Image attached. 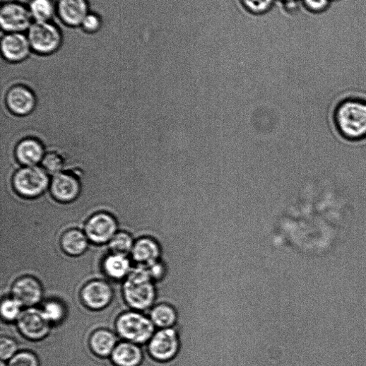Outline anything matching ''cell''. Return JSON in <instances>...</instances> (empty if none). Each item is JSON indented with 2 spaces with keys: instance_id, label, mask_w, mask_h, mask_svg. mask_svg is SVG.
<instances>
[{
  "instance_id": "6da1fadb",
  "label": "cell",
  "mask_w": 366,
  "mask_h": 366,
  "mask_svg": "<svg viewBox=\"0 0 366 366\" xmlns=\"http://www.w3.org/2000/svg\"><path fill=\"white\" fill-rule=\"evenodd\" d=\"M334 126L346 140L357 141L366 138V100L349 98L341 102L334 111Z\"/></svg>"
},
{
  "instance_id": "603a6c76",
  "label": "cell",
  "mask_w": 366,
  "mask_h": 366,
  "mask_svg": "<svg viewBox=\"0 0 366 366\" xmlns=\"http://www.w3.org/2000/svg\"><path fill=\"white\" fill-rule=\"evenodd\" d=\"M133 236L126 230L117 232L108 242V249L113 254L127 256L134 247Z\"/></svg>"
},
{
  "instance_id": "7c38bea8",
  "label": "cell",
  "mask_w": 366,
  "mask_h": 366,
  "mask_svg": "<svg viewBox=\"0 0 366 366\" xmlns=\"http://www.w3.org/2000/svg\"><path fill=\"white\" fill-rule=\"evenodd\" d=\"M5 102L11 113L16 116L25 117L35 110L37 98L32 89L23 84H18L8 90Z\"/></svg>"
},
{
  "instance_id": "cb8c5ba5",
  "label": "cell",
  "mask_w": 366,
  "mask_h": 366,
  "mask_svg": "<svg viewBox=\"0 0 366 366\" xmlns=\"http://www.w3.org/2000/svg\"><path fill=\"white\" fill-rule=\"evenodd\" d=\"M33 19L35 22H49L55 13L52 0H31L28 7Z\"/></svg>"
},
{
  "instance_id": "4dcf8cb0",
  "label": "cell",
  "mask_w": 366,
  "mask_h": 366,
  "mask_svg": "<svg viewBox=\"0 0 366 366\" xmlns=\"http://www.w3.org/2000/svg\"><path fill=\"white\" fill-rule=\"evenodd\" d=\"M303 6L313 13L325 12L331 5L332 0H301Z\"/></svg>"
},
{
  "instance_id": "ffe728a7",
  "label": "cell",
  "mask_w": 366,
  "mask_h": 366,
  "mask_svg": "<svg viewBox=\"0 0 366 366\" xmlns=\"http://www.w3.org/2000/svg\"><path fill=\"white\" fill-rule=\"evenodd\" d=\"M117 343L113 332L106 329L95 330L90 336L89 346L92 352L100 358L111 355Z\"/></svg>"
},
{
  "instance_id": "83f0119b",
  "label": "cell",
  "mask_w": 366,
  "mask_h": 366,
  "mask_svg": "<svg viewBox=\"0 0 366 366\" xmlns=\"http://www.w3.org/2000/svg\"><path fill=\"white\" fill-rule=\"evenodd\" d=\"M8 366H40V360L34 352L21 350L9 360Z\"/></svg>"
},
{
  "instance_id": "f546056e",
  "label": "cell",
  "mask_w": 366,
  "mask_h": 366,
  "mask_svg": "<svg viewBox=\"0 0 366 366\" xmlns=\"http://www.w3.org/2000/svg\"><path fill=\"white\" fill-rule=\"evenodd\" d=\"M17 342L8 336H2L0 339V358L4 361L11 360L18 352Z\"/></svg>"
},
{
  "instance_id": "2e32d148",
  "label": "cell",
  "mask_w": 366,
  "mask_h": 366,
  "mask_svg": "<svg viewBox=\"0 0 366 366\" xmlns=\"http://www.w3.org/2000/svg\"><path fill=\"white\" fill-rule=\"evenodd\" d=\"M57 12L65 24L79 26L89 13L88 4L87 0H59Z\"/></svg>"
},
{
  "instance_id": "9c48e42d",
  "label": "cell",
  "mask_w": 366,
  "mask_h": 366,
  "mask_svg": "<svg viewBox=\"0 0 366 366\" xmlns=\"http://www.w3.org/2000/svg\"><path fill=\"white\" fill-rule=\"evenodd\" d=\"M81 183L73 174L63 172L51 179L49 193L60 203H70L76 201L81 194Z\"/></svg>"
},
{
  "instance_id": "836d02e7",
  "label": "cell",
  "mask_w": 366,
  "mask_h": 366,
  "mask_svg": "<svg viewBox=\"0 0 366 366\" xmlns=\"http://www.w3.org/2000/svg\"><path fill=\"white\" fill-rule=\"evenodd\" d=\"M281 1L284 2L285 4H289V3H295L300 1V0H281Z\"/></svg>"
},
{
  "instance_id": "7a4b0ae2",
  "label": "cell",
  "mask_w": 366,
  "mask_h": 366,
  "mask_svg": "<svg viewBox=\"0 0 366 366\" xmlns=\"http://www.w3.org/2000/svg\"><path fill=\"white\" fill-rule=\"evenodd\" d=\"M123 295L129 307L137 311L149 309L156 299V290L148 268H133L123 285Z\"/></svg>"
},
{
  "instance_id": "4fadbf2b",
  "label": "cell",
  "mask_w": 366,
  "mask_h": 366,
  "mask_svg": "<svg viewBox=\"0 0 366 366\" xmlns=\"http://www.w3.org/2000/svg\"><path fill=\"white\" fill-rule=\"evenodd\" d=\"M11 297L18 300L23 307L32 308L38 304L44 296V288L37 278L23 276L12 285Z\"/></svg>"
},
{
  "instance_id": "7402d4cb",
  "label": "cell",
  "mask_w": 366,
  "mask_h": 366,
  "mask_svg": "<svg viewBox=\"0 0 366 366\" xmlns=\"http://www.w3.org/2000/svg\"><path fill=\"white\" fill-rule=\"evenodd\" d=\"M154 325L161 329L172 328L177 320L175 309L167 303L156 305L150 313Z\"/></svg>"
},
{
  "instance_id": "484cf974",
  "label": "cell",
  "mask_w": 366,
  "mask_h": 366,
  "mask_svg": "<svg viewBox=\"0 0 366 366\" xmlns=\"http://www.w3.org/2000/svg\"><path fill=\"white\" fill-rule=\"evenodd\" d=\"M41 165L49 175L54 176L64 171L66 163L62 155L55 151H47Z\"/></svg>"
},
{
  "instance_id": "44dd1931",
  "label": "cell",
  "mask_w": 366,
  "mask_h": 366,
  "mask_svg": "<svg viewBox=\"0 0 366 366\" xmlns=\"http://www.w3.org/2000/svg\"><path fill=\"white\" fill-rule=\"evenodd\" d=\"M102 268L108 278L121 280L127 278L133 268L126 256L111 254L103 261Z\"/></svg>"
},
{
  "instance_id": "1f68e13d",
  "label": "cell",
  "mask_w": 366,
  "mask_h": 366,
  "mask_svg": "<svg viewBox=\"0 0 366 366\" xmlns=\"http://www.w3.org/2000/svg\"><path fill=\"white\" fill-rule=\"evenodd\" d=\"M81 26L87 33H94L100 29L102 21L98 15L89 13L83 20Z\"/></svg>"
},
{
  "instance_id": "ac0fdd59",
  "label": "cell",
  "mask_w": 366,
  "mask_h": 366,
  "mask_svg": "<svg viewBox=\"0 0 366 366\" xmlns=\"http://www.w3.org/2000/svg\"><path fill=\"white\" fill-rule=\"evenodd\" d=\"M110 356L111 361L116 366H140L143 361L141 348L129 341L117 344Z\"/></svg>"
},
{
  "instance_id": "d6986e66",
  "label": "cell",
  "mask_w": 366,
  "mask_h": 366,
  "mask_svg": "<svg viewBox=\"0 0 366 366\" xmlns=\"http://www.w3.org/2000/svg\"><path fill=\"white\" fill-rule=\"evenodd\" d=\"M89 241L85 232L78 228H72L63 234L59 245L66 254L79 257L86 253Z\"/></svg>"
},
{
  "instance_id": "d4e9b609",
  "label": "cell",
  "mask_w": 366,
  "mask_h": 366,
  "mask_svg": "<svg viewBox=\"0 0 366 366\" xmlns=\"http://www.w3.org/2000/svg\"><path fill=\"white\" fill-rule=\"evenodd\" d=\"M42 311L51 324L62 322L67 314L66 307L64 302L56 299L47 300Z\"/></svg>"
},
{
  "instance_id": "8992f818",
  "label": "cell",
  "mask_w": 366,
  "mask_h": 366,
  "mask_svg": "<svg viewBox=\"0 0 366 366\" xmlns=\"http://www.w3.org/2000/svg\"><path fill=\"white\" fill-rule=\"evenodd\" d=\"M18 329L29 341L45 339L50 333L52 324L40 309L32 307L22 312L17 320Z\"/></svg>"
},
{
  "instance_id": "5bb4252c",
  "label": "cell",
  "mask_w": 366,
  "mask_h": 366,
  "mask_svg": "<svg viewBox=\"0 0 366 366\" xmlns=\"http://www.w3.org/2000/svg\"><path fill=\"white\" fill-rule=\"evenodd\" d=\"M3 56L11 63H20L32 50L28 37L23 33H8L1 42Z\"/></svg>"
},
{
  "instance_id": "d6a6232c",
  "label": "cell",
  "mask_w": 366,
  "mask_h": 366,
  "mask_svg": "<svg viewBox=\"0 0 366 366\" xmlns=\"http://www.w3.org/2000/svg\"><path fill=\"white\" fill-rule=\"evenodd\" d=\"M152 280H160L165 274V266L159 261L147 266Z\"/></svg>"
},
{
  "instance_id": "30bf717a",
  "label": "cell",
  "mask_w": 366,
  "mask_h": 366,
  "mask_svg": "<svg viewBox=\"0 0 366 366\" xmlns=\"http://www.w3.org/2000/svg\"><path fill=\"white\" fill-rule=\"evenodd\" d=\"M28 8L18 3H8L0 11V24L8 33H22L29 30L33 22Z\"/></svg>"
},
{
  "instance_id": "ba28073f",
  "label": "cell",
  "mask_w": 366,
  "mask_h": 366,
  "mask_svg": "<svg viewBox=\"0 0 366 366\" xmlns=\"http://www.w3.org/2000/svg\"><path fill=\"white\" fill-rule=\"evenodd\" d=\"M179 341L175 330L172 328L161 329L155 333L148 343L150 355L158 362H167L176 356Z\"/></svg>"
},
{
  "instance_id": "3957f363",
  "label": "cell",
  "mask_w": 366,
  "mask_h": 366,
  "mask_svg": "<svg viewBox=\"0 0 366 366\" xmlns=\"http://www.w3.org/2000/svg\"><path fill=\"white\" fill-rule=\"evenodd\" d=\"M49 175L42 167L24 166L13 174L11 183L15 192L22 198L37 199L50 186Z\"/></svg>"
},
{
  "instance_id": "4316f807",
  "label": "cell",
  "mask_w": 366,
  "mask_h": 366,
  "mask_svg": "<svg viewBox=\"0 0 366 366\" xmlns=\"http://www.w3.org/2000/svg\"><path fill=\"white\" fill-rule=\"evenodd\" d=\"M22 305L13 297H6L2 300L1 316L8 323L17 321L22 314Z\"/></svg>"
},
{
  "instance_id": "9a60e30c",
  "label": "cell",
  "mask_w": 366,
  "mask_h": 366,
  "mask_svg": "<svg viewBox=\"0 0 366 366\" xmlns=\"http://www.w3.org/2000/svg\"><path fill=\"white\" fill-rule=\"evenodd\" d=\"M45 148L40 141L28 137L20 140L15 148V157L17 162L23 166H35L41 163Z\"/></svg>"
},
{
  "instance_id": "5b68a950",
  "label": "cell",
  "mask_w": 366,
  "mask_h": 366,
  "mask_svg": "<svg viewBox=\"0 0 366 366\" xmlns=\"http://www.w3.org/2000/svg\"><path fill=\"white\" fill-rule=\"evenodd\" d=\"M32 50L40 54H49L58 49L62 43L59 30L49 22H35L28 35Z\"/></svg>"
},
{
  "instance_id": "52a82bcc",
  "label": "cell",
  "mask_w": 366,
  "mask_h": 366,
  "mask_svg": "<svg viewBox=\"0 0 366 366\" xmlns=\"http://www.w3.org/2000/svg\"><path fill=\"white\" fill-rule=\"evenodd\" d=\"M118 223L111 213L97 212L85 223V233L88 240L96 245L109 242L117 233Z\"/></svg>"
},
{
  "instance_id": "e575fe53",
  "label": "cell",
  "mask_w": 366,
  "mask_h": 366,
  "mask_svg": "<svg viewBox=\"0 0 366 366\" xmlns=\"http://www.w3.org/2000/svg\"><path fill=\"white\" fill-rule=\"evenodd\" d=\"M0 366H8L5 361L2 360L1 362H0Z\"/></svg>"
},
{
  "instance_id": "e0dca14e",
  "label": "cell",
  "mask_w": 366,
  "mask_h": 366,
  "mask_svg": "<svg viewBox=\"0 0 366 366\" xmlns=\"http://www.w3.org/2000/svg\"><path fill=\"white\" fill-rule=\"evenodd\" d=\"M131 254L138 265L149 266L159 260L161 250L154 238L143 237L135 242Z\"/></svg>"
},
{
  "instance_id": "8fae6325",
  "label": "cell",
  "mask_w": 366,
  "mask_h": 366,
  "mask_svg": "<svg viewBox=\"0 0 366 366\" xmlns=\"http://www.w3.org/2000/svg\"><path fill=\"white\" fill-rule=\"evenodd\" d=\"M113 298V290L102 280L86 283L81 291V300L86 308L102 311L109 306Z\"/></svg>"
},
{
  "instance_id": "f1b7e54d",
  "label": "cell",
  "mask_w": 366,
  "mask_h": 366,
  "mask_svg": "<svg viewBox=\"0 0 366 366\" xmlns=\"http://www.w3.org/2000/svg\"><path fill=\"white\" fill-rule=\"evenodd\" d=\"M241 1L244 7L256 15L267 13L274 3V0H241Z\"/></svg>"
},
{
  "instance_id": "277c9868",
  "label": "cell",
  "mask_w": 366,
  "mask_h": 366,
  "mask_svg": "<svg viewBox=\"0 0 366 366\" xmlns=\"http://www.w3.org/2000/svg\"><path fill=\"white\" fill-rule=\"evenodd\" d=\"M155 325L150 319L136 312L121 314L115 322L118 335L129 342L143 344L155 334Z\"/></svg>"
}]
</instances>
